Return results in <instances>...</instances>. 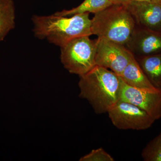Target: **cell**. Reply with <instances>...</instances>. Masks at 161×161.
<instances>
[{"mask_svg": "<svg viewBox=\"0 0 161 161\" xmlns=\"http://www.w3.org/2000/svg\"><path fill=\"white\" fill-rule=\"evenodd\" d=\"M80 161H114L115 159L103 148L93 150L80 159Z\"/></svg>", "mask_w": 161, "mask_h": 161, "instance_id": "9a60e30c", "label": "cell"}, {"mask_svg": "<svg viewBox=\"0 0 161 161\" xmlns=\"http://www.w3.org/2000/svg\"><path fill=\"white\" fill-rule=\"evenodd\" d=\"M134 57L124 45L102 38L97 39L96 65L110 69L120 76Z\"/></svg>", "mask_w": 161, "mask_h": 161, "instance_id": "8992f818", "label": "cell"}, {"mask_svg": "<svg viewBox=\"0 0 161 161\" xmlns=\"http://www.w3.org/2000/svg\"><path fill=\"white\" fill-rule=\"evenodd\" d=\"M15 11L13 0H0V41L14 29Z\"/></svg>", "mask_w": 161, "mask_h": 161, "instance_id": "7c38bea8", "label": "cell"}, {"mask_svg": "<svg viewBox=\"0 0 161 161\" xmlns=\"http://www.w3.org/2000/svg\"><path fill=\"white\" fill-rule=\"evenodd\" d=\"M135 58L153 85L161 88V53Z\"/></svg>", "mask_w": 161, "mask_h": 161, "instance_id": "8fae6325", "label": "cell"}, {"mask_svg": "<svg viewBox=\"0 0 161 161\" xmlns=\"http://www.w3.org/2000/svg\"><path fill=\"white\" fill-rule=\"evenodd\" d=\"M126 6L136 26L161 32V2L131 1Z\"/></svg>", "mask_w": 161, "mask_h": 161, "instance_id": "9c48e42d", "label": "cell"}, {"mask_svg": "<svg viewBox=\"0 0 161 161\" xmlns=\"http://www.w3.org/2000/svg\"><path fill=\"white\" fill-rule=\"evenodd\" d=\"M125 47L135 58L161 53V32L136 25Z\"/></svg>", "mask_w": 161, "mask_h": 161, "instance_id": "ba28073f", "label": "cell"}, {"mask_svg": "<svg viewBox=\"0 0 161 161\" xmlns=\"http://www.w3.org/2000/svg\"><path fill=\"white\" fill-rule=\"evenodd\" d=\"M121 80L119 100L135 105L155 120L161 118V88L141 89L130 86Z\"/></svg>", "mask_w": 161, "mask_h": 161, "instance_id": "52a82bcc", "label": "cell"}, {"mask_svg": "<svg viewBox=\"0 0 161 161\" xmlns=\"http://www.w3.org/2000/svg\"><path fill=\"white\" fill-rule=\"evenodd\" d=\"M142 157L145 161H161V131L144 147Z\"/></svg>", "mask_w": 161, "mask_h": 161, "instance_id": "5bb4252c", "label": "cell"}, {"mask_svg": "<svg viewBox=\"0 0 161 161\" xmlns=\"http://www.w3.org/2000/svg\"><path fill=\"white\" fill-rule=\"evenodd\" d=\"M107 113L113 125L120 130H146L155 121L143 110L123 100H119Z\"/></svg>", "mask_w": 161, "mask_h": 161, "instance_id": "5b68a950", "label": "cell"}, {"mask_svg": "<svg viewBox=\"0 0 161 161\" xmlns=\"http://www.w3.org/2000/svg\"><path fill=\"white\" fill-rule=\"evenodd\" d=\"M121 78L108 69L96 65L80 76L79 96L89 102L96 114L107 113L119 100Z\"/></svg>", "mask_w": 161, "mask_h": 161, "instance_id": "6da1fadb", "label": "cell"}, {"mask_svg": "<svg viewBox=\"0 0 161 161\" xmlns=\"http://www.w3.org/2000/svg\"><path fill=\"white\" fill-rule=\"evenodd\" d=\"M92 35L125 46L136 23L124 5H112L97 13L92 19Z\"/></svg>", "mask_w": 161, "mask_h": 161, "instance_id": "3957f363", "label": "cell"}, {"mask_svg": "<svg viewBox=\"0 0 161 161\" xmlns=\"http://www.w3.org/2000/svg\"><path fill=\"white\" fill-rule=\"evenodd\" d=\"M119 77L130 86L141 89H157L150 82L135 57H133Z\"/></svg>", "mask_w": 161, "mask_h": 161, "instance_id": "30bf717a", "label": "cell"}, {"mask_svg": "<svg viewBox=\"0 0 161 161\" xmlns=\"http://www.w3.org/2000/svg\"><path fill=\"white\" fill-rule=\"evenodd\" d=\"M139 2H161V0H131Z\"/></svg>", "mask_w": 161, "mask_h": 161, "instance_id": "e0dca14e", "label": "cell"}, {"mask_svg": "<svg viewBox=\"0 0 161 161\" xmlns=\"http://www.w3.org/2000/svg\"><path fill=\"white\" fill-rule=\"evenodd\" d=\"M34 33L36 37L46 39L61 47L70 40L82 36H91L92 19L89 13L74 15L71 17L54 14L34 15Z\"/></svg>", "mask_w": 161, "mask_h": 161, "instance_id": "7a4b0ae2", "label": "cell"}, {"mask_svg": "<svg viewBox=\"0 0 161 161\" xmlns=\"http://www.w3.org/2000/svg\"><path fill=\"white\" fill-rule=\"evenodd\" d=\"M113 5L109 0H84L80 5L69 10H63L55 14L62 16H72L80 14L97 13Z\"/></svg>", "mask_w": 161, "mask_h": 161, "instance_id": "4fadbf2b", "label": "cell"}, {"mask_svg": "<svg viewBox=\"0 0 161 161\" xmlns=\"http://www.w3.org/2000/svg\"><path fill=\"white\" fill-rule=\"evenodd\" d=\"M109 1L113 5L126 6L130 3L131 0H109Z\"/></svg>", "mask_w": 161, "mask_h": 161, "instance_id": "2e32d148", "label": "cell"}, {"mask_svg": "<svg viewBox=\"0 0 161 161\" xmlns=\"http://www.w3.org/2000/svg\"><path fill=\"white\" fill-rule=\"evenodd\" d=\"M97 40L82 36L70 40L60 47V60L70 73L85 75L96 66Z\"/></svg>", "mask_w": 161, "mask_h": 161, "instance_id": "277c9868", "label": "cell"}]
</instances>
